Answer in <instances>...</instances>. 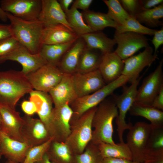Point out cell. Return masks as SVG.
<instances>
[{
	"label": "cell",
	"instance_id": "obj_39",
	"mask_svg": "<svg viewBox=\"0 0 163 163\" xmlns=\"http://www.w3.org/2000/svg\"><path fill=\"white\" fill-rule=\"evenodd\" d=\"M122 6L130 16L135 17L143 9L141 0H120Z\"/></svg>",
	"mask_w": 163,
	"mask_h": 163
},
{
	"label": "cell",
	"instance_id": "obj_35",
	"mask_svg": "<svg viewBox=\"0 0 163 163\" xmlns=\"http://www.w3.org/2000/svg\"><path fill=\"white\" fill-rule=\"evenodd\" d=\"M108 8L107 13L118 26L122 24L130 17L118 0H104Z\"/></svg>",
	"mask_w": 163,
	"mask_h": 163
},
{
	"label": "cell",
	"instance_id": "obj_45",
	"mask_svg": "<svg viewBox=\"0 0 163 163\" xmlns=\"http://www.w3.org/2000/svg\"><path fill=\"white\" fill-rule=\"evenodd\" d=\"M151 106L158 110H163V87L154 98Z\"/></svg>",
	"mask_w": 163,
	"mask_h": 163
},
{
	"label": "cell",
	"instance_id": "obj_36",
	"mask_svg": "<svg viewBox=\"0 0 163 163\" xmlns=\"http://www.w3.org/2000/svg\"><path fill=\"white\" fill-rule=\"evenodd\" d=\"M82 153L75 155V163H102L103 159L97 145L91 143Z\"/></svg>",
	"mask_w": 163,
	"mask_h": 163
},
{
	"label": "cell",
	"instance_id": "obj_16",
	"mask_svg": "<svg viewBox=\"0 0 163 163\" xmlns=\"http://www.w3.org/2000/svg\"><path fill=\"white\" fill-rule=\"evenodd\" d=\"M0 131L10 138L24 142L21 130L24 121L15 108L0 104Z\"/></svg>",
	"mask_w": 163,
	"mask_h": 163
},
{
	"label": "cell",
	"instance_id": "obj_42",
	"mask_svg": "<svg viewBox=\"0 0 163 163\" xmlns=\"http://www.w3.org/2000/svg\"><path fill=\"white\" fill-rule=\"evenodd\" d=\"M152 43L154 48V53H157V51L160 46L163 44V28L157 30L153 35Z\"/></svg>",
	"mask_w": 163,
	"mask_h": 163
},
{
	"label": "cell",
	"instance_id": "obj_23",
	"mask_svg": "<svg viewBox=\"0 0 163 163\" xmlns=\"http://www.w3.org/2000/svg\"><path fill=\"white\" fill-rule=\"evenodd\" d=\"M86 47L84 41L79 37L65 53L58 67L64 73H76L80 56Z\"/></svg>",
	"mask_w": 163,
	"mask_h": 163
},
{
	"label": "cell",
	"instance_id": "obj_21",
	"mask_svg": "<svg viewBox=\"0 0 163 163\" xmlns=\"http://www.w3.org/2000/svg\"><path fill=\"white\" fill-rule=\"evenodd\" d=\"M123 67V60L112 51L102 54L98 69L105 83L107 84L122 75Z\"/></svg>",
	"mask_w": 163,
	"mask_h": 163
},
{
	"label": "cell",
	"instance_id": "obj_15",
	"mask_svg": "<svg viewBox=\"0 0 163 163\" xmlns=\"http://www.w3.org/2000/svg\"><path fill=\"white\" fill-rule=\"evenodd\" d=\"M21 130L24 141L30 147L41 144L52 137L46 126L40 119L25 115Z\"/></svg>",
	"mask_w": 163,
	"mask_h": 163
},
{
	"label": "cell",
	"instance_id": "obj_6",
	"mask_svg": "<svg viewBox=\"0 0 163 163\" xmlns=\"http://www.w3.org/2000/svg\"><path fill=\"white\" fill-rule=\"evenodd\" d=\"M142 76L134 81L129 87L125 88L120 95H113V99L118 110V114L115 120L118 136L120 142H124L123 136L125 130L129 129L133 126L131 123H127L126 115L134 103L137 94V87Z\"/></svg>",
	"mask_w": 163,
	"mask_h": 163
},
{
	"label": "cell",
	"instance_id": "obj_2",
	"mask_svg": "<svg viewBox=\"0 0 163 163\" xmlns=\"http://www.w3.org/2000/svg\"><path fill=\"white\" fill-rule=\"evenodd\" d=\"M97 107L92 121L91 143L97 145L101 142L116 143L113 139V121L118 115V109L113 98L105 99Z\"/></svg>",
	"mask_w": 163,
	"mask_h": 163
},
{
	"label": "cell",
	"instance_id": "obj_32",
	"mask_svg": "<svg viewBox=\"0 0 163 163\" xmlns=\"http://www.w3.org/2000/svg\"><path fill=\"white\" fill-rule=\"evenodd\" d=\"M134 17L140 23L150 27L162 25L160 19L163 17V3L151 9H143Z\"/></svg>",
	"mask_w": 163,
	"mask_h": 163
},
{
	"label": "cell",
	"instance_id": "obj_48",
	"mask_svg": "<svg viewBox=\"0 0 163 163\" xmlns=\"http://www.w3.org/2000/svg\"><path fill=\"white\" fill-rule=\"evenodd\" d=\"M102 163H133V162L124 159L109 158H103Z\"/></svg>",
	"mask_w": 163,
	"mask_h": 163
},
{
	"label": "cell",
	"instance_id": "obj_52",
	"mask_svg": "<svg viewBox=\"0 0 163 163\" xmlns=\"http://www.w3.org/2000/svg\"><path fill=\"white\" fill-rule=\"evenodd\" d=\"M1 115H0V123H1ZM1 157H2V156H1V155L0 154V159L1 158Z\"/></svg>",
	"mask_w": 163,
	"mask_h": 163
},
{
	"label": "cell",
	"instance_id": "obj_34",
	"mask_svg": "<svg viewBox=\"0 0 163 163\" xmlns=\"http://www.w3.org/2000/svg\"><path fill=\"white\" fill-rule=\"evenodd\" d=\"M157 30L143 25L134 17L130 16L123 23L118 26L115 29V34L129 32L152 36Z\"/></svg>",
	"mask_w": 163,
	"mask_h": 163
},
{
	"label": "cell",
	"instance_id": "obj_30",
	"mask_svg": "<svg viewBox=\"0 0 163 163\" xmlns=\"http://www.w3.org/2000/svg\"><path fill=\"white\" fill-rule=\"evenodd\" d=\"M46 153L55 163H75V156L65 142L53 140Z\"/></svg>",
	"mask_w": 163,
	"mask_h": 163
},
{
	"label": "cell",
	"instance_id": "obj_10",
	"mask_svg": "<svg viewBox=\"0 0 163 163\" xmlns=\"http://www.w3.org/2000/svg\"><path fill=\"white\" fill-rule=\"evenodd\" d=\"M163 63L162 59L155 70L144 79L137 90L134 102L151 106L154 98L163 87Z\"/></svg>",
	"mask_w": 163,
	"mask_h": 163
},
{
	"label": "cell",
	"instance_id": "obj_18",
	"mask_svg": "<svg viewBox=\"0 0 163 163\" xmlns=\"http://www.w3.org/2000/svg\"><path fill=\"white\" fill-rule=\"evenodd\" d=\"M37 20L43 27L61 24L74 32L56 0H42L41 9Z\"/></svg>",
	"mask_w": 163,
	"mask_h": 163
},
{
	"label": "cell",
	"instance_id": "obj_8",
	"mask_svg": "<svg viewBox=\"0 0 163 163\" xmlns=\"http://www.w3.org/2000/svg\"><path fill=\"white\" fill-rule=\"evenodd\" d=\"M63 74L57 66L46 64L26 76L33 89L49 93L59 83Z\"/></svg>",
	"mask_w": 163,
	"mask_h": 163
},
{
	"label": "cell",
	"instance_id": "obj_25",
	"mask_svg": "<svg viewBox=\"0 0 163 163\" xmlns=\"http://www.w3.org/2000/svg\"><path fill=\"white\" fill-rule=\"evenodd\" d=\"M80 37L84 41L87 48L98 50L102 54L112 52L116 44L114 39L108 37L101 31L93 32Z\"/></svg>",
	"mask_w": 163,
	"mask_h": 163
},
{
	"label": "cell",
	"instance_id": "obj_3",
	"mask_svg": "<svg viewBox=\"0 0 163 163\" xmlns=\"http://www.w3.org/2000/svg\"><path fill=\"white\" fill-rule=\"evenodd\" d=\"M9 21L12 36L32 54L38 53L42 45L41 37L43 27L37 20L28 21L6 12Z\"/></svg>",
	"mask_w": 163,
	"mask_h": 163
},
{
	"label": "cell",
	"instance_id": "obj_54",
	"mask_svg": "<svg viewBox=\"0 0 163 163\" xmlns=\"http://www.w3.org/2000/svg\"><path fill=\"white\" fill-rule=\"evenodd\" d=\"M30 163H34V162H31Z\"/></svg>",
	"mask_w": 163,
	"mask_h": 163
},
{
	"label": "cell",
	"instance_id": "obj_13",
	"mask_svg": "<svg viewBox=\"0 0 163 163\" xmlns=\"http://www.w3.org/2000/svg\"><path fill=\"white\" fill-rule=\"evenodd\" d=\"M8 60L16 61L21 64V71L26 76L47 64L39 53L32 54L20 44L1 58L0 63Z\"/></svg>",
	"mask_w": 163,
	"mask_h": 163
},
{
	"label": "cell",
	"instance_id": "obj_33",
	"mask_svg": "<svg viewBox=\"0 0 163 163\" xmlns=\"http://www.w3.org/2000/svg\"><path fill=\"white\" fill-rule=\"evenodd\" d=\"M65 14L68 22L78 36L94 32L85 23L82 13L78 9L71 7Z\"/></svg>",
	"mask_w": 163,
	"mask_h": 163
},
{
	"label": "cell",
	"instance_id": "obj_14",
	"mask_svg": "<svg viewBox=\"0 0 163 163\" xmlns=\"http://www.w3.org/2000/svg\"><path fill=\"white\" fill-rule=\"evenodd\" d=\"M157 58V53H154L153 48L149 46L138 54L123 60L122 75L126 77L128 82L131 84L139 78L142 70L151 65Z\"/></svg>",
	"mask_w": 163,
	"mask_h": 163
},
{
	"label": "cell",
	"instance_id": "obj_26",
	"mask_svg": "<svg viewBox=\"0 0 163 163\" xmlns=\"http://www.w3.org/2000/svg\"><path fill=\"white\" fill-rule=\"evenodd\" d=\"M129 114L144 117L150 122L152 128L163 127V111L148 106L134 102L129 110Z\"/></svg>",
	"mask_w": 163,
	"mask_h": 163
},
{
	"label": "cell",
	"instance_id": "obj_49",
	"mask_svg": "<svg viewBox=\"0 0 163 163\" xmlns=\"http://www.w3.org/2000/svg\"><path fill=\"white\" fill-rule=\"evenodd\" d=\"M73 0H58L60 6L63 11L66 13L69 9V7L73 3Z\"/></svg>",
	"mask_w": 163,
	"mask_h": 163
},
{
	"label": "cell",
	"instance_id": "obj_22",
	"mask_svg": "<svg viewBox=\"0 0 163 163\" xmlns=\"http://www.w3.org/2000/svg\"><path fill=\"white\" fill-rule=\"evenodd\" d=\"M79 37L63 25L59 24L43 27L41 41L42 44H60L75 40Z\"/></svg>",
	"mask_w": 163,
	"mask_h": 163
},
{
	"label": "cell",
	"instance_id": "obj_31",
	"mask_svg": "<svg viewBox=\"0 0 163 163\" xmlns=\"http://www.w3.org/2000/svg\"><path fill=\"white\" fill-rule=\"evenodd\" d=\"M102 55L86 47L80 56L76 72L85 73L98 69Z\"/></svg>",
	"mask_w": 163,
	"mask_h": 163
},
{
	"label": "cell",
	"instance_id": "obj_12",
	"mask_svg": "<svg viewBox=\"0 0 163 163\" xmlns=\"http://www.w3.org/2000/svg\"><path fill=\"white\" fill-rule=\"evenodd\" d=\"M117 47L114 51L123 60L133 56L140 49L149 46L145 35L132 32L116 34L114 36Z\"/></svg>",
	"mask_w": 163,
	"mask_h": 163
},
{
	"label": "cell",
	"instance_id": "obj_28",
	"mask_svg": "<svg viewBox=\"0 0 163 163\" xmlns=\"http://www.w3.org/2000/svg\"><path fill=\"white\" fill-rule=\"evenodd\" d=\"M87 24L94 31H100L107 27L115 29L118 25L107 14L88 10L82 12Z\"/></svg>",
	"mask_w": 163,
	"mask_h": 163
},
{
	"label": "cell",
	"instance_id": "obj_37",
	"mask_svg": "<svg viewBox=\"0 0 163 163\" xmlns=\"http://www.w3.org/2000/svg\"><path fill=\"white\" fill-rule=\"evenodd\" d=\"M53 140V138H51L41 144L30 147L23 163H34L41 160L48 150Z\"/></svg>",
	"mask_w": 163,
	"mask_h": 163
},
{
	"label": "cell",
	"instance_id": "obj_51",
	"mask_svg": "<svg viewBox=\"0 0 163 163\" xmlns=\"http://www.w3.org/2000/svg\"><path fill=\"white\" fill-rule=\"evenodd\" d=\"M34 163H55L49 159L46 153L44 155L42 159Z\"/></svg>",
	"mask_w": 163,
	"mask_h": 163
},
{
	"label": "cell",
	"instance_id": "obj_19",
	"mask_svg": "<svg viewBox=\"0 0 163 163\" xmlns=\"http://www.w3.org/2000/svg\"><path fill=\"white\" fill-rule=\"evenodd\" d=\"M30 147L25 142L14 139L0 131V154L8 163H23Z\"/></svg>",
	"mask_w": 163,
	"mask_h": 163
},
{
	"label": "cell",
	"instance_id": "obj_53",
	"mask_svg": "<svg viewBox=\"0 0 163 163\" xmlns=\"http://www.w3.org/2000/svg\"><path fill=\"white\" fill-rule=\"evenodd\" d=\"M133 163H138V162H133Z\"/></svg>",
	"mask_w": 163,
	"mask_h": 163
},
{
	"label": "cell",
	"instance_id": "obj_27",
	"mask_svg": "<svg viewBox=\"0 0 163 163\" xmlns=\"http://www.w3.org/2000/svg\"><path fill=\"white\" fill-rule=\"evenodd\" d=\"M76 40L60 44H42L38 53L47 64L58 67L65 53Z\"/></svg>",
	"mask_w": 163,
	"mask_h": 163
},
{
	"label": "cell",
	"instance_id": "obj_47",
	"mask_svg": "<svg viewBox=\"0 0 163 163\" xmlns=\"http://www.w3.org/2000/svg\"><path fill=\"white\" fill-rule=\"evenodd\" d=\"M12 36L10 25L0 23V40Z\"/></svg>",
	"mask_w": 163,
	"mask_h": 163
},
{
	"label": "cell",
	"instance_id": "obj_1",
	"mask_svg": "<svg viewBox=\"0 0 163 163\" xmlns=\"http://www.w3.org/2000/svg\"><path fill=\"white\" fill-rule=\"evenodd\" d=\"M33 89L21 71H0V104L15 108L20 99Z\"/></svg>",
	"mask_w": 163,
	"mask_h": 163
},
{
	"label": "cell",
	"instance_id": "obj_7",
	"mask_svg": "<svg viewBox=\"0 0 163 163\" xmlns=\"http://www.w3.org/2000/svg\"><path fill=\"white\" fill-rule=\"evenodd\" d=\"M126 144L132 154V161L143 163L146 155V149L152 130L150 124L144 122L136 123L129 129Z\"/></svg>",
	"mask_w": 163,
	"mask_h": 163
},
{
	"label": "cell",
	"instance_id": "obj_41",
	"mask_svg": "<svg viewBox=\"0 0 163 163\" xmlns=\"http://www.w3.org/2000/svg\"><path fill=\"white\" fill-rule=\"evenodd\" d=\"M143 163H163V150L148 153Z\"/></svg>",
	"mask_w": 163,
	"mask_h": 163
},
{
	"label": "cell",
	"instance_id": "obj_43",
	"mask_svg": "<svg viewBox=\"0 0 163 163\" xmlns=\"http://www.w3.org/2000/svg\"><path fill=\"white\" fill-rule=\"evenodd\" d=\"M21 106L22 110L27 115L30 116L36 113L37 108L35 105L31 101H24L21 103Z\"/></svg>",
	"mask_w": 163,
	"mask_h": 163
},
{
	"label": "cell",
	"instance_id": "obj_20",
	"mask_svg": "<svg viewBox=\"0 0 163 163\" xmlns=\"http://www.w3.org/2000/svg\"><path fill=\"white\" fill-rule=\"evenodd\" d=\"M49 93L54 107L72 103L78 98L73 82L72 75L64 73L59 83Z\"/></svg>",
	"mask_w": 163,
	"mask_h": 163
},
{
	"label": "cell",
	"instance_id": "obj_46",
	"mask_svg": "<svg viewBox=\"0 0 163 163\" xmlns=\"http://www.w3.org/2000/svg\"><path fill=\"white\" fill-rule=\"evenodd\" d=\"M141 2L143 9H151L163 3V0H141Z\"/></svg>",
	"mask_w": 163,
	"mask_h": 163
},
{
	"label": "cell",
	"instance_id": "obj_24",
	"mask_svg": "<svg viewBox=\"0 0 163 163\" xmlns=\"http://www.w3.org/2000/svg\"><path fill=\"white\" fill-rule=\"evenodd\" d=\"M29 94V100L35 105L36 113L39 119L44 124L49 132L50 121L53 108L50 96L48 93L35 90H33Z\"/></svg>",
	"mask_w": 163,
	"mask_h": 163
},
{
	"label": "cell",
	"instance_id": "obj_38",
	"mask_svg": "<svg viewBox=\"0 0 163 163\" xmlns=\"http://www.w3.org/2000/svg\"><path fill=\"white\" fill-rule=\"evenodd\" d=\"M161 150H163V127L152 128L146 147V155Z\"/></svg>",
	"mask_w": 163,
	"mask_h": 163
},
{
	"label": "cell",
	"instance_id": "obj_4",
	"mask_svg": "<svg viewBox=\"0 0 163 163\" xmlns=\"http://www.w3.org/2000/svg\"><path fill=\"white\" fill-rule=\"evenodd\" d=\"M97 107L85 112L79 117L72 120L71 132L64 142L75 155L82 153L92 136V121Z\"/></svg>",
	"mask_w": 163,
	"mask_h": 163
},
{
	"label": "cell",
	"instance_id": "obj_11",
	"mask_svg": "<svg viewBox=\"0 0 163 163\" xmlns=\"http://www.w3.org/2000/svg\"><path fill=\"white\" fill-rule=\"evenodd\" d=\"M0 6L5 12L21 19L37 20L40 12L42 0H2Z\"/></svg>",
	"mask_w": 163,
	"mask_h": 163
},
{
	"label": "cell",
	"instance_id": "obj_9",
	"mask_svg": "<svg viewBox=\"0 0 163 163\" xmlns=\"http://www.w3.org/2000/svg\"><path fill=\"white\" fill-rule=\"evenodd\" d=\"M73 112L69 104L53 108L49 132L53 141L64 142L71 132L70 122Z\"/></svg>",
	"mask_w": 163,
	"mask_h": 163
},
{
	"label": "cell",
	"instance_id": "obj_17",
	"mask_svg": "<svg viewBox=\"0 0 163 163\" xmlns=\"http://www.w3.org/2000/svg\"><path fill=\"white\" fill-rule=\"evenodd\" d=\"M72 78L78 97L93 93L106 85L98 69L85 73L76 72Z\"/></svg>",
	"mask_w": 163,
	"mask_h": 163
},
{
	"label": "cell",
	"instance_id": "obj_29",
	"mask_svg": "<svg viewBox=\"0 0 163 163\" xmlns=\"http://www.w3.org/2000/svg\"><path fill=\"white\" fill-rule=\"evenodd\" d=\"M97 145L103 158H113L132 161L131 151L126 143L124 142L115 144L102 142Z\"/></svg>",
	"mask_w": 163,
	"mask_h": 163
},
{
	"label": "cell",
	"instance_id": "obj_44",
	"mask_svg": "<svg viewBox=\"0 0 163 163\" xmlns=\"http://www.w3.org/2000/svg\"><path fill=\"white\" fill-rule=\"evenodd\" d=\"M93 2L92 0H75L74 1L71 7L82 10L83 11L88 10V8Z\"/></svg>",
	"mask_w": 163,
	"mask_h": 163
},
{
	"label": "cell",
	"instance_id": "obj_5",
	"mask_svg": "<svg viewBox=\"0 0 163 163\" xmlns=\"http://www.w3.org/2000/svg\"><path fill=\"white\" fill-rule=\"evenodd\" d=\"M128 81L126 77L122 75L116 80L107 84L97 91L78 97L70 106L73 112L72 119L77 118L87 111L97 107L107 96L113 94L115 90L124 86Z\"/></svg>",
	"mask_w": 163,
	"mask_h": 163
},
{
	"label": "cell",
	"instance_id": "obj_40",
	"mask_svg": "<svg viewBox=\"0 0 163 163\" xmlns=\"http://www.w3.org/2000/svg\"><path fill=\"white\" fill-rule=\"evenodd\" d=\"M20 44L12 36L0 40V58L12 51Z\"/></svg>",
	"mask_w": 163,
	"mask_h": 163
},
{
	"label": "cell",
	"instance_id": "obj_50",
	"mask_svg": "<svg viewBox=\"0 0 163 163\" xmlns=\"http://www.w3.org/2000/svg\"><path fill=\"white\" fill-rule=\"evenodd\" d=\"M0 19L3 22H6L8 20L6 12L0 6Z\"/></svg>",
	"mask_w": 163,
	"mask_h": 163
}]
</instances>
